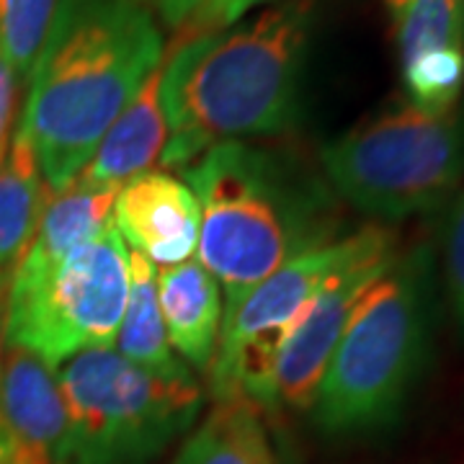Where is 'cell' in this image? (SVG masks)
<instances>
[{
	"instance_id": "1",
	"label": "cell",
	"mask_w": 464,
	"mask_h": 464,
	"mask_svg": "<svg viewBox=\"0 0 464 464\" xmlns=\"http://www.w3.org/2000/svg\"><path fill=\"white\" fill-rule=\"evenodd\" d=\"M317 0H279L248 21L183 39L160 65L168 142L160 168L183 170L230 140L297 130Z\"/></svg>"
},
{
	"instance_id": "2",
	"label": "cell",
	"mask_w": 464,
	"mask_h": 464,
	"mask_svg": "<svg viewBox=\"0 0 464 464\" xmlns=\"http://www.w3.org/2000/svg\"><path fill=\"white\" fill-rule=\"evenodd\" d=\"M163 54L160 24L140 0H60L18 114L50 191L83 170Z\"/></svg>"
},
{
	"instance_id": "3",
	"label": "cell",
	"mask_w": 464,
	"mask_h": 464,
	"mask_svg": "<svg viewBox=\"0 0 464 464\" xmlns=\"http://www.w3.org/2000/svg\"><path fill=\"white\" fill-rule=\"evenodd\" d=\"M181 173L201 209L197 261L219 282L225 304L346 235L341 199L295 152L230 140Z\"/></svg>"
},
{
	"instance_id": "4",
	"label": "cell",
	"mask_w": 464,
	"mask_h": 464,
	"mask_svg": "<svg viewBox=\"0 0 464 464\" xmlns=\"http://www.w3.org/2000/svg\"><path fill=\"white\" fill-rule=\"evenodd\" d=\"M436 253L418 243L392 258L359 299L317 387L310 415L328 436L398 423L431 356Z\"/></svg>"
},
{
	"instance_id": "5",
	"label": "cell",
	"mask_w": 464,
	"mask_h": 464,
	"mask_svg": "<svg viewBox=\"0 0 464 464\" xmlns=\"http://www.w3.org/2000/svg\"><path fill=\"white\" fill-rule=\"evenodd\" d=\"M65 408L57 464H152L191 431L204 390L188 372L163 374L116 348H91L54 366Z\"/></svg>"
},
{
	"instance_id": "6",
	"label": "cell",
	"mask_w": 464,
	"mask_h": 464,
	"mask_svg": "<svg viewBox=\"0 0 464 464\" xmlns=\"http://www.w3.org/2000/svg\"><path fill=\"white\" fill-rule=\"evenodd\" d=\"M333 194L380 225L439 209L464 188V101L444 114L384 109L320 150Z\"/></svg>"
},
{
	"instance_id": "7",
	"label": "cell",
	"mask_w": 464,
	"mask_h": 464,
	"mask_svg": "<svg viewBox=\"0 0 464 464\" xmlns=\"http://www.w3.org/2000/svg\"><path fill=\"white\" fill-rule=\"evenodd\" d=\"M127 289L130 250L114 225L60 258L26 253L8 282V346L52 369L91 348H114Z\"/></svg>"
},
{
	"instance_id": "8",
	"label": "cell",
	"mask_w": 464,
	"mask_h": 464,
	"mask_svg": "<svg viewBox=\"0 0 464 464\" xmlns=\"http://www.w3.org/2000/svg\"><path fill=\"white\" fill-rule=\"evenodd\" d=\"M369 227L348 230L328 246L299 256L243 299L225 304L219 343L209 366L212 402L246 398L274 413V372L289 333L320 286L364 246Z\"/></svg>"
},
{
	"instance_id": "9",
	"label": "cell",
	"mask_w": 464,
	"mask_h": 464,
	"mask_svg": "<svg viewBox=\"0 0 464 464\" xmlns=\"http://www.w3.org/2000/svg\"><path fill=\"white\" fill-rule=\"evenodd\" d=\"M398 253V235L387 225L372 222L364 246L320 286L279 353L271 398L274 415L310 413L325 366L346 331L353 307Z\"/></svg>"
},
{
	"instance_id": "10",
	"label": "cell",
	"mask_w": 464,
	"mask_h": 464,
	"mask_svg": "<svg viewBox=\"0 0 464 464\" xmlns=\"http://www.w3.org/2000/svg\"><path fill=\"white\" fill-rule=\"evenodd\" d=\"M65 408L54 369L8 346L0 366V464H57Z\"/></svg>"
},
{
	"instance_id": "11",
	"label": "cell",
	"mask_w": 464,
	"mask_h": 464,
	"mask_svg": "<svg viewBox=\"0 0 464 464\" xmlns=\"http://www.w3.org/2000/svg\"><path fill=\"white\" fill-rule=\"evenodd\" d=\"M114 227L134 253L152 264H183L199 246V201L186 181L173 173L145 170L119 188Z\"/></svg>"
},
{
	"instance_id": "12",
	"label": "cell",
	"mask_w": 464,
	"mask_h": 464,
	"mask_svg": "<svg viewBox=\"0 0 464 464\" xmlns=\"http://www.w3.org/2000/svg\"><path fill=\"white\" fill-rule=\"evenodd\" d=\"M276 418L246 398L217 400L170 464H295Z\"/></svg>"
},
{
	"instance_id": "13",
	"label": "cell",
	"mask_w": 464,
	"mask_h": 464,
	"mask_svg": "<svg viewBox=\"0 0 464 464\" xmlns=\"http://www.w3.org/2000/svg\"><path fill=\"white\" fill-rule=\"evenodd\" d=\"M158 302L168 343L183 364L209 372L225 320V295L215 276L197 261L158 268Z\"/></svg>"
},
{
	"instance_id": "14",
	"label": "cell",
	"mask_w": 464,
	"mask_h": 464,
	"mask_svg": "<svg viewBox=\"0 0 464 464\" xmlns=\"http://www.w3.org/2000/svg\"><path fill=\"white\" fill-rule=\"evenodd\" d=\"M168 142V121L160 103V67L150 75L134 101L116 116L109 132L101 137L91 160L75 176L93 186L121 188L134 176L160 163Z\"/></svg>"
},
{
	"instance_id": "15",
	"label": "cell",
	"mask_w": 464,
	"mask_h": 464,
	"mask_svg": "<svg viewBox=\"0 0 464 464\" xmlns=\"http://www.w3.org/2000/svg\"><path fill=\"white\" fill-rule=\"evenodd\" d=\"M50 188L42 179L29 137L14 130L0 155V282H11L14 271L32 248Z\"/></svg>"
},
{
	"instance_id": "16",
	"label": "cell",
	"mask_w": 464,
	"mask_h": 464,
	"mask_svg": "<svg viewBox=\"0 0 464 464\" xmlns=\"http://www.w3.org/2000/svg\"><path fill=\"white\" fill-rule=\"evenodd\" d=\"M116 194V186H93L81 179H72L60 191H50L39 230L26 253L60 258L96 240L114 225Z\"/></svg>"
},
{
	"instance_id": "17",
	"label": "cell",
	"mask_w": 464,
	"mask_h": 464,
	"mask_svg": "<svg viewBox=\"0 0 464 464\" xmlns=\"http://www.w3.org/2000/svg\"><path fill=\"white\" fill-rule=\"evenodd\" d=\"M114 348L134 364L163 374H181L188 366L173 353L168 343L166 323L158 302V266L130 250V289L127 307L116 333Z\"/></svg>"
},
{
	"instance_id": "18",
	"label": "cell",
	"mask_w": 464,
	"mask_h": 464,
	"mask_svg": "<svg viewBox=\"0 0 464 464\" xmlns=\"http://www.w3.org/2000/svg\"><path fill=\"white\" fill-rule=\"evenodd\" d=\"M60 0H0V54L18 78H29Z\"/></svg>"
},
{
	"instance_id": "19",
	"label": "cell",
	"mask_w": 464,
	"mask_h": 464,
	"mask_svg": "<svg viewBox=\"0 0 464 464\" xmlns=\"http://www.w3.org/2000/svg\"><path fill=\"white\" fill-rule=\"evenodd\" d=\"M402 83L408 103L429 114L454 109L464 93V52L439 50L402 65Z\"/></svg>"
},
{
	"instance_id": "20",
	"label": "cell",
	"mask_w": 464,
	"mask_h": 464,
	"mask_svg": "<svg viewBox=\"0 0 464 464\" xmlns=\"http://www.w3.org/2000/svg\"><path fill=\"white\" fill-rule=\"evenodd\" d=\"M158 24L194 39L201 34H215L243 21L253 8L271 0H140Z\"/></svg>"
},
{
	"instance_id": "21",
	"label": "cell",
	"mask_w": 464,
	"mask_h": 464,
	"mask_svg": "<svg viewBox=\"0 0 464 464\" xmlns=\"http://www.w3.org/2000/svg\"><path fill=\"white\" fill-rule=\"evenodd\" d=\"M441 282L454 320L464 333V188L447 204L441 225Z\"/></svg>"
},
{
	"instance_id": "22",
	"label": "cell",
	"mask_w": 464,
	"mask_h": 464,
	"mask_svg": "<svg viewBox=\"0 0 464 464\" xmlns=\"http://www.w3.org/2000/svg\"><path fill=\"white\" fill-rule=\"evenodd\" d=\"M18 78L14 67L0 54V155L5 152L18 121Z\"/></svg>"
},
{
	"instance_id": "23",
	"label": "cell",
	"mask_w": 464,
	"mask_h": 464,
	"mask_svg": "<svg viewBox=\"0 0 464 464\" xmlns=\"http://www.w3.org/2000/svg\"><path fill=\"white\" fill-rule=\"evenodd\" d=\"M5 328H8V282L0 284V366H3V356H5Z\"/></svg>"
},
{
	"instance_id": "24",
	"label": "cell",
	"mask_w": 464,
	"mask_h": 464,
	"mask_svg": "<svg viewBox=\"0 0 464 464\" xmlns=\"http://www.w3.org/2000/svg\"><path fill=\"white\" fill-rule=\"evenodd\" d=\"M408 3H411V0H384V5H387V11L392 14V18L398 16L400 11H402V8H405Z\"/></svg>"
},
{
	"instance_id": "25",
	"label": "cell",
	"mask_w": 464,
	"mask_h": 464,
	"mask_svg": "<svg viewBox=\"0 0 464 464\" xmlns=\"http://www.w3.org/2000/svg\"><path fill=\"white\" fill-rule=\"evenodd\" d=\"M0 284H5V282H0Z\"/></svg>"
}]
</instances>
